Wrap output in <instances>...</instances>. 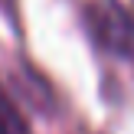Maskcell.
Returning a JSON list of instances; mask_svg holds the SVG:
<instances>
[{
    "mask_svg": "<svg viewBox=\"0 0 134 134\" xmlns=\"http://www.w3.org/2000/svg\"><path fill=\"white\" fill-rule=\"evenodd\" d=\"M85 26L102 49L121 59H134V16L121 0H88Z\"/></svg>",
    "mask_w": 134,
    "mask_h": 134,
    "instance_id": "1",
    "label": "cell"
},
{
    "mask_svg": "<svg viewBox=\"0 0 134 134\" xmlns=\"http://www.w3.org/2000/svg\"><path fill=\"white\" fill-rule=\"evenodd\" d=\"M0 134H26V124L3 85H0Z\"/></svg>",
    "mask_w": 134,
    "mask_h": 134,
    "instance_id": "2",
    "label": "cell"
}]
</instances>
